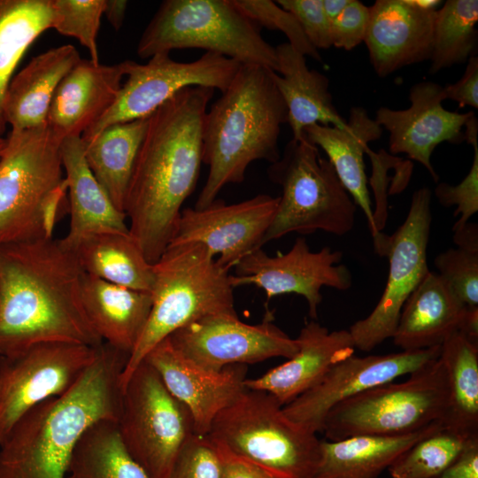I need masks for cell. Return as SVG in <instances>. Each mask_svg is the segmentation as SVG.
<instances>
[{"instance_id":"obj_47","label":"cell","mask_w":478,"mask_h":478,"mask_svg":"<svg viewBox=\"0 0 478 478\" xmlns=\"http://www.w3.org/2000/svg\"><path fill=\"white\" fill-rule=\"evenodd\" d=\"M436 478H478V436L470 438L457 459Z\"/></svg>"},{"instance_id":"obj_30","label":"cell","mask_w":478,"mask_h":478,"mask_svg":"<svg viewBox=\"0 0 478 478\" xmlns=\"http://www.w3.org/2000/svg\"><path fill=\"white\" fill-rule=\"evenodd\" d=\"M443 426L437 422L395 436H355L321 440L320 460L313 478H379L406 449Z\"/></svg>"},{"instance_id":"obj_18","label":"cell","mask_w":478,"mask_h":478,"mask_svg":"<svg viewBox=\"0 0 478 478\" xmlns=\"http://www.w3.org/2000/svg\"><path fill=\"white\" fill-rule=\"evenodd\" d=\"M279 201L266 194L227 204L216 198L202 209L181 210L168 246L197 243L229 270L244 256L262 248ZM167 246V247H168Z\"/></svg>"},{"instance_id":"obj_37","label":"cell","mask_w":478,"mask_h":478,"mask_svg":"<svg viewBox=\"0 0 478 478\" xmlns=\"http://www.w3.org/2000/svg\"><path fill=\"white\" fill-rule=\"evenodd\" d=\"M469 439L442 426L402 452L388 471L392 478H436L457 459Z\"/></svg>"},{"instance_id":"obj_14","label":"cell","mask_w":478,"mask_h":478,"mask_svg":"<svg viewBox=\"0 0 478 478\" xmlns=\"http://www.w3.org/2000/svg\"><path fill=\"white\" fill-rule=\"evenodd\" d=\"M100 346L43 343L0 356V444L29 410L67 391L96 359Z\"/></svg>"},{"instance_id":"obj_17","label":"cell","mask_w":478,"mask_h":478,"mask_svg":"<svg viewBox=\"0 0 478 478\" xmlns=\"http://www.w3.org/2000/svg\"><path fill=\"white\" fill-rule=\"evenodd\" d=\"M441 346L385 355L354 354L335 364L314 387L289 404L283 412L313 433H321L328 412L339 403L420 369L440 356Z\"/></svg>"},{"instance_id":"obj_25","label":"cell","mask_w":478,"mask_h":478,"mask_svg":"<svg viewBox=\"0 0 478 478\" xmlns=\"http://www.w3.org/2000/svg\"><path fill=\"white\" fill-rule=\"evenodd\" d=\"M61 158L69 193L70 227L60 239L70 250L83 238L103 232H129L127 215L112 203L89 169L81 136L61 143Z\"/></svg>"},{"instance_id":"obj_28","label":"cell","mask_w":478,"mask_h":478,"mask_svg":"<svg viewBox=\"0 0 478 478\" xmlns=\"http://www.w3.org/2000/svg\"><path fill=\"white\" fill-rule=\"evenodd\" d=\"M466 307L437 273L429 271L402 308L394 344L402 351L441 346L459 330Z\"/></svg>"},{"instance_id":"obj_32","label":"cell","mask_w":478,"mask_h":478,"mask_svg":"<svg viewBox=\"0 0 478 478\" xmlns=\"http://www.w3.org/2000/svg\"><path fill=\"white\" fill-rule=\"evenodd\" d=\"M150 115L111 125L84 145L89 169L121 212Z\"/></svg>"},{"instance_id":"obj_4","label":"cell","mask_w":478,"mask_h":478,"mask_svg":"<svg viewBox=\"0 0 478 478\" xmlns=\"http://www.w3.org/2000/svg\"><path fill=\"white\" fill-rule=\"evenodd\" d=\"M271 71L242 65L206 112L203 163L209 171L194 208L208 206L224 186L243 181L253 161L272 164L280 158L279 135L281 125L288 122V112Z\"/></svg>"},{"instance_id":"obj_29","label":"cell","mask_w":478,"mask_h":478,"mask_svg":"<svg viewBox=\"0 0 478 478\" xmlns=\"http://www.w3.org/2000/svg\"><path fill=\"white\" fill-rule=\"evenodd\" d=\"M81 301L91 327L103 342L130 356L146 325L151 294L84 273Z\"/></svg>"},{"instance_id":"obj_31","label":"cell","mask_w":478,"mask_h":478,"mask_svg":"<svg viewBox=\"0 0 478 478\" xmlns=\"http://www.w3.org/2000/svg\"><path fill=\"white\" fill-rule=\"evenodd\" d=\"M73 251L83 273L128 289L151 292L153 265L129 232L94 234L81 240Z\"/></svg>"},{"instance_id":"obj_2","label":"cell","mask_w":478,"mask_h":478,"mask_svg":"<svg viewBox=\"0 0 478 478\" xmlns=\"http://www.w3.org/2000/svg\"><path fill=\"white\" fill-rule=\"evenodd\" d=\"M83 274L53 236L0 246V356L43 343L103 344L83 309Z\"/></svg>"},{"instance_id":"obj_8","label":"cell","mask_w":478,"mask_h":478,"mask_svg":"<svg viewBox=\"0 0 478 478\" xmlns=\"http://www.w3.org/2000/svg\"><path fill=\"white\" fill-rule=\"evenodd\" d=\"M207 436L277 478H313L320 460L317 434L289 419L263 390L245 389L217 414Z\"/></svg>"},{"instance_id":"obj_9","label":"cell","mask_w":478,"mask_h":478,"mask_svg":"<svg viewBox=\"0 0 478 478\" xmlns=\"http://www.w3.org/2000/svg\"><path fill=\"white\" fill-rule=\"evenodd\" d=\"M281 189L274 219L261 247L289 233L318 230L343 235L354 227L357 205L319 148L305 137L291 139L280 158L267 168Z\"/></svg>"},{"instance_id":"obj_27","label":"cell","mask_w":478,"mask_h":478,"mask_svg":"<svg viewBox=\"0 0 478 478\" xmlns=\"http://www.w3.org/2000/svg\"><path fill=\"white\" fill-rule=\"evenodd\" d=\"M81 59L76 48L65 44L34 57L13 75L4 101V114L11 131L46 125L55 91Z\"/></svg>"},{"instance_id":"obj_7","label":"cell","mask_w":478,"mask_h":478,"mask_svg":"<svg viewBox=\"0 0 478 478\" xmlns=\"http://www.w3.org/2000/svg\"><path fill=\"white\" fill-rule=\"evenodd\" d=\"M197 48L279 71L274 46L260 27L232 0H165L143 30L137 43L141 58L173 50Z\"/></svg>"},{"instance_id":"obj_20","label":"cell","mask_w":478,"mask_h":478,"mask_svg":"<svg viewBox=\"0 0 478 478\" xmlns=\"http://www.w3.org/2000/svg\"><path fill=\"white\" fill-rule=\"evenodd\" d=\"M143 360L189 409L197 435H208L217 414L246 389V365H231L219 371L204 368L180 353L168 337L153 347Z\"/></svg>"},{"instance_id":"obj_46","label":"cell","mask_w":478,"mask_h":478,"mask_svg":"<svg viewBox=\"0 0 478 478\" xmlns=\"http://www.w3.org/2000/svg\"><path fill=\"white\" fill-rule=\"evenodd\" d=\"M214 444L220 457L221 478H277L260 466L235 455L223 446L216 443Z\"/></svg>"},{"instance_id":"obj_3","label":"cell","mask_w":478,"mask_h":478,"mask_svg":"<svg viewBox=\"0 0 478 478\" xmlns=\"http://www.w3.org/2000/svg\"><path fill=\"white\" fill-rule=\"evenodd\" d=\"M128 358L104 343L67 391L24 414L0 444V478H66L83 433L102 420L118 422Z\"/></svg>"},{"instance_id":"obj_19","label":"cell","mask_w":478,"mask_h":478,"mask_svg":"<svg viewBox=\"0 0 478 478\" xmlns=\"http://www.w3.org/2000/svg\"><path fill=\"white\" fill-rule=\"evenodd\" d=\"M411 105L403 110L380 107L374 120L389 133L391 155L405 153L421 164L435 182L439 176L434 169L431 156L442 143H460L465 141L464 127L474 112L459 113L443 106V86L433 81H420L410 88Z\"/></svg>"},{"instance_id":"obj_23","label":"cell","mask_w":478,"mask_h":478,"mask_svg":"<svg viewBox=\"0 0 478 478\" xmlns=\"http://www.w3.org/2000/svg\"><path fill=\"white\" fill-rule=\"evenodd\" d=\"M297 352L283 364L255 379L246 389L273 395L284 406L314 387L337 362L354 354L349 329L329 331L315 320L305 322L296 338Z\"/></svg>"},{"instance_id":"obj_50","label":"cell","mask_w":478,"mask_h":478,"mask_svg":"<svg viewBox=\"0 0 478 478\" xmlns=\"http://www.w3.org/2000/svg\"><path fill=\"white\" fill-rule=\"evenodd\" d=\"M467 337L478 341V306L466 307L459 330Z\"/></svg>"},{"instance_id":"obj_35","label":"cell","mask_w":478,"mask_h":478,"mask_svg":"<svg viewBox=\"0 0 478 478\" xmlns=\"http://www.w3.org/2000/svg\"><path fill=\"white\" fill-rule=\"evenodd\" d=\"M66 478H150L124 446L117 421L102 420L81 436Z\"/></svg>"},{"instance_id":"obj_36","label":"cell","mask_w":478,"mask_h":478,"mask_svg":"<svg viewBox=\"0 0 478 478\" xmlns=\"http://www.w3.org/2000/svg\"><path fill=\"white\" fill-rule=\"evenodd\" d=\"M477 0H448L436 10L429 73L467 62L477 43Z\"/></svg>"},{"instance_id":"obj_22","label":"cell","mask_w":478,"mask_h":478,"mask_svg":"<svg viewBox=\"0 0 478 478\" xmlns=\"http://www.w3.org/2000/svg\"><path fill=\"white\" fill-rule=\"evenodd\" d=\"M130 60L114 65L81 58L58 84L46 125L58 138L81 135L115 103Z\"/></svg>"},{"instance_id":"obj_43","label":"cell","mask_w":478,"mask_h":478,"mask_svg":"<svg viewBox=\"0 0 478 478\" xmlns=\"http://www.w3.org/2000/svg\"><path fill=\"white\" fill-rule=\"evenodd\" d=\"M275 2L296 18L309 42L317 50L332 47L330 20L324 11L322 0Z\"/></svg>"},{"instance_id":"obj_10","label":"cell","mask_w":478,"mask_h":478,"mask_svg":"<svg viewBox=\"0 0 478 478\" xmlns=\"http://www.w3.org/2000/svg\"><path fill=\"white\" fill-rule=\"evenodd\" d=\"M409 375L405 382L376 386L334 406L323 422L325 438L402 436L443 423L448 383L440 356Z\"/></svg>"},{"instance_id":"obj_1","label":"cell","mask_w":478,"mask_h":478,"mask_svg":"<svg viewBox=\"0 0 478 478\" xmlns=\"http://www.w3.org/2000/svg\"><path fill=\"white\" fill-rule=\"evenodd\" d=\"M213 94L210 88H185L149 117L124 212L129 234L152 265L169 245L181 206L197 183L204 121Z\"/></svg>"},{"instance_id":"obj_44","label":"cell","mask_w":478,"mask_h":478,"mask_svg":"<svg viewBox=\"0 0 478 478\" xmlns=\"http://www.w3.org/2000/svg\"><path fill=\"white\" fill-rule=\"evenodd\" d=\"M370 11L358 0H350L343 12L330 22L332 46L351 50L365 41Z\"/></svg>"},{"instance_id":"obj_26","label":"cell","mask_w":478,"mask_h":478,"mask_svg":"<svg viewBox=\"0 0 478 478\" xmlns=\"http://www.w3.org/2000/svg\"><path fill=\"white\" fill-rule=\"evenodd\" d=\"M275 49L279 71H271V76L286 104L292 139H303L305 128L314 124L345 127L346 120L339 114L329 92L328 78L309 69L305 56L288 42Z\"/></svg>"},{"instance_id":"obj_48","label":"cell","mask_w":478,"mask_h":478,"mask_svg":"<svg viewBox=\"0 0 478 478\" xmlns=\"http://www.w3.org/2000/svg\"><path fill=\"white\" fill-rule=\"evenodd\" d=\"M127 8L126 0H105L104 15L116 31L123 26Z\"/></svg>"},{"instance_id":"obj_49","label":"cell","mask_w":478,"mask_h":478,"mask_svg":"<svg viewBox=\"0 0 478 478\" xmlns=\"http://www.w3.org/2000/svg\"><path fill=\"white\" fill-rule=\"evenodd\" d=\"M453 241L459 248L478 251V228L476 223L467 222L453 233Z\"/></svg>"},{"instance_id":"obj_41","label":"cell","mask_w":478,"mask_h":478,"mask_svg":"<svg viewBox=\"0 0 478 478\" xmlns=\"http://www.w3.org/2000/svg\"><path fill=\"white\" fill-rule=\"evenodd\" d=\"M437 274L468 307L478 306V251L451 248L435 258Z\"/></svg>"},{"instance_id":"obj_42","label":"cell","mask_w":478,"mask_h":478,"mask_svg":"<svg viewBox=\"0 0 478 478\" xmlns=\"http://www.w3.org/2000/svg\"><path fill=\"white\" fill-rule=\"evenodd\" d=\"M167 478H221L220 457L211 438L194 434L181 449Z\"/></svg>"},{"instance_id":"obj_12","label":"cell","mask_w":478,"mask_h":478,"mask_svg":"<svg viewBox=\"0 0 478 478\" xmlns=\"http://www.w3.org/2000/svg\"><path fill=\"white\" fill-rule=\"evenodd\" d=\"M431 197L427 187L414 191L402 225L391 235L382 233L374 240L376 253L388 258V279L371 313L349 328L355 349L370 351L392 338L405 303L429 272L427 249L432 222Z\"/></svg>"},{"instance_id":"obj_38","label":"cell","mask_w":478,"mask_h":478,"mask_svg":"<svg viewBox=\"0 0 478 478\" xmlns=\"http://www.w3.org/2000/svg\"><path fill=\"white\" fill-rule=\"evenodd\" d=\"M104 4L105 0H51V28L78 40L95 63H99L97 35Z\"/></svg>"},{"instance_id":"obj_52","label":"cell","mask_w":478,"mask_h":478,"mask_svg":"<svg viewBox=\"0 0 478 478\" xmlns=\"http://www.w3.org/2000/svg\"><path fill=\"white\" fill-rule=\"evenodd\" d=\"M414 6L424 10H437L436 7L442 3L438 0H410Z\"/></svg>"},{"instance_id":"obj_11","label":"cell","mask_w":478,"mask_h":478,"mask_svg":"<svg viewBox=\"0 0 478 478\" xmlns=\"http://www.w3.org/2000/svg\"><path fill=\"white\" fill-rule=\"evenodd\" d=\"M117 425L124 446L150 478H167L181 449L196 434L189 409L145 360L122 388Z\"/></svg>"},{"instance_id":"obj_16","label":"cell","mask_w":478,"mask_h":478,"mask_svg":"<svg viewBox=\"0 0 478 478\" xmlns=\"http://www.w3.org/2000/svg\"><path fill=\"white\" fill-rule=\"evenodd\" d=\"M343 253L323 247L312 251L304 237H297L286 253L270 256L258 248L244 256L230 274L233 288L254 285L265 291L267 299L297 294L305 298L311 320L318 317L322 301L321 289L347 290L352 285L350 269L340 264Z\"/></svg>"},{"instance_id":"obj_15","label":"cell","mask_w":478,"mask_h":478,"mask_svg":"<svg viewBox=\"0 0 478 478\" xmlns=\"http://www.w3.org/2000/svg\"><path fill=\"white\" fill-rule=\"evenodd\" d=\"M168 338L184 357L215 371L275 357L289 359L298 351L297 339L274 324L268 309L262 321L255 325L240 320L236 312L216 313L177 329Z\"/></svg>"},{"instance_id":"obj_39","label":"cell","mask_w":478,"mask_h":478,"mask_svg":"<svg viewBox=\"0 0 478 478\" xmlns=\"http://www.w3.org/2000/svg\"><path fill=\"white\" fill-rule=\"evenodd\" d=\"M464 128L465 141L474 150L470 170L459 184L438 182L434 191L443 206H457L453 216L459 217L452 227L453 233L460 230L478 212V120L475 114L466 121Z\"/></svg>"},{"instance_id":"obj_51","label":"cell","mask_w":478,"mask_h":478,"mask_svg":"<svg viewBox=\"0 0 478 478\" xmlns=\"http://www.w3.org/2000/svg\"><path fill=\"white\" fill-rule=\"evenodd\" d=\"M349 2L350 0H322L324 11L330 22L343 12Z\"/></svg>"},{"instance_id":"obj_5","label":"cell","mask_w":478,"mask_h":478,"mask_svg":"<svg viewBox=\"0 0 478 478\" xmlns=\"http://www.w3.org/2000/svg\"><path fill=\"white\" fill-rule=\"evenodd\" d=\"M62 140L47 125L11 131L0 156V246L52 237L67 190Z\"/></svg>"},{"instance_id":"obj_21","label":"cell","mask_w":478,"mask_h":478,"mask_svg":"<svg viewBox=\"0 0 478 478\" xmlns=\"http://www.w3.org/2000/svg\"><path fill=\"white\" fill-rule=\"evenodd\" d=\"M364 42L379 77L429 60L436 10L414 6L410 0H376Z\"/></svg>"},{"instance_id":"obj_45","label":"cell","mask_w":478,"mask_h":478,"mask_svg":"<svg viewBox=\"0 0 478 478\" xmlns=\"http://www.w3.org/2000/svg\"><path fill=\"white\" fill-rule=\"evenodd\" d=\"M444 99L458 103L459 107L470 106L478 109V58L472 56L462 77L455 83L443 87Z\"/></svg>"},{"instance_id":"obj_34","label":"cell","mask_w":478,"mask_h":478,"mask_svg":"<svg viewBox=\"0 0 478 478\" xmlns=\"http://www.w3.org/2000/svg\"><path fill=\"white\" fill-rule=\"evenodd\" d=\"M51 0H0V137L6 130L4 101L15 70L30 45L51 29Z\"/></svg>"},{"instance_id":"obj_33","label":"cell","mask_w":478,"mask_h":478,"mask_svg":"<svg viewBox=\"0 0 478 478\" xmlns=\"http://www.w3.org/2000/svg\"><path fill=\"white\" fill-rule=\"evenodd\" d=\"M440 358L448 383L443 426L467 438L478 436V341L456 331L441 344Z\"/></svg>"},{"instance_id":"obj_13","label":"cell","mask_w":478,"mask_h":478,"mask_svg":"<svg viewBox=\"0 0 478 478\" xmlns=\"http://www.w3.org/2000/svg\"><path fill=\"white\" fill-rule=\"evenodd\" d=\"M242 64L205 52L191 62H178L170 53H158L143 65L130 60L127 80L112 106L82 135L84 145L107 127L151 114L181 89L198 86L224 92Z\"/></svg>"},{"instance_id":"obj_40","label":"cell","mask_w":478,"mask_h":478,"mask_svg":"<svg viewBox=\"0 0 478 478\" xmlns=\"http://www.w3.org/2000/svg\"><path fill=\"white\" fill-rule=\"evenodd\" d=\"M234 4L260 28L279 30L288 38V43L304 56L322 62L319 52L308 41L296 18L271 0H232Z\"/></svg>"},{"instance_id":"obj_6","label":"cell","mask_w":478,"mask_h":478,"mask_svg":"<svg viewBox=\"0 0 478 478\" xmlns=\"http://www.w3.org/2000/svg\"><path fill=\"white\" fill-rule=\"evenodd\" d=\"M153 270L150 312L122 373V388L147 353L177 329L207 315L235 312L229 270L204 246H168Z\"/></svg>"},{"instance_id":"obj_24","label":"cell","mask_w":478,"mask_h":478,"mask_svg":"<svg viewBox=\"0 0 478 478\" xmlns=\"http://www.w3.org/2000/svg\"><path fill=\"white\" fill-rule=\"evenodd\" d=\"M382 132L361 106L351 107L343 128L314 124L304 130L305 138L327 154L345 189L363 211L374 239L382 232L375 227L364 154L368 143L379 140Z\"/></svg>"},{"instance_id":"obj_53","label":"cell","mask_w":478,"mask_h":478,"mask_svg":"<svg viewBox=\"0 0 478 478\" xmlns=\"http://www.w3.org/2000/svg\"><path fill=\"white\" fill-rule=\"evenodd\" d=\"M6 145V138L0 137V156Z\"/></svg>"}]
</instances>
